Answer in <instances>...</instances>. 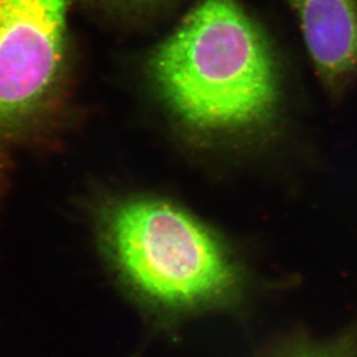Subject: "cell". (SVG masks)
Segmentation results:
<instances>
[{
	"label": "cell",
	"instance_id": "cell-1",
	"mask_svg": "<svg viewBox=\"0 0 357 357\" xmlns=\"http://www.w3.org/2000/svg\"><path fill=\"white\" fill-rule=\"evenodd\" d=\"M98 256L153 326L237 310L251 275L219 230L181 202L146 191H100L86 200Z\"/></svg>",
	"mask_w": 357,
	"mask_h": 357
},
{
	"label": "cell",
	"instance_id": "cell-2",
	"mask_svg": "<svg viewBox=\"0 0 357 357\" xmlns=\"http://www.w3.org/2000/svg\"><path fill=\"white\" fill-rule=\"evenodd\" d=\"M151 70L169 108L200 135L241 140L277 119L273 50L237 0H202L156 49Z\"/></svg>",
	"mask_w": 357,
	"mask_h": 357
},
{
	"label": "cell",
	"instance_id": "cell-3",
	"mask_svg": "<svg viewBox=\"0 0 357 357\" xmlns=\"http://www.w3.org/2000/svg\"><path fill=\"white\" fill-rule=\"evenodd\" d=\"M68 0H0V193L17 128L54 91L64 63Z\"/></svg>",
	"mask_w": 357,
	"mask_h": 357
},
{
	"label": "cell",
	"instance_id": "cell-4",
	"mask_svg": "<svg viewBox=\"0 0 357 357\" xmlns=\"http://www.w3.org/2000/svg\"><path fill=\"white\" fill-rule=\"evenodd\" d=\"M324 87L340 95L357 78V0H284Z\"/></svg>",
	"mask_w": 357,
	"mask_h": 357
},
{
	"label": "cell",
	"instance_id": "cell-5",
	"mask_svg": "<svg viewBox=\"0 0 357 357\" xmlns=\"http://www.w3.org/2000/svg\"><path fill=\"white\" fill-rule=\"evenodd\" d=\"M258 357H357V321L330 340L294 335Z\"/></svg>",
	"mask_w": 357,
	"mask_h": 357
}]
</instances>
